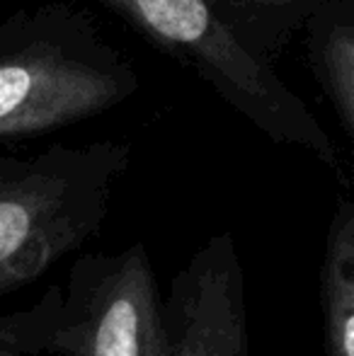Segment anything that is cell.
Here are the masks:
<instances>
[{
  "label": "cell",
  "mask_w": 354,
  "mask_h": 356,
  "mask_svg": "<svg viewBox=\"0 0 354 356\" xmlns=\"http://www.w3.org/2000/svg\"><path fill=\"white\" fill-rule=\"evenodd\" d=\"M0 344L22 356H175L146 245L76 257L66 282L0 315Z\"/></svg>",
  "instance_id": "obj_1"
},
{
  "label": "cell",
  "mask_w": 354,
  "mask_h": 356,
  "mask_svg": "<svg viewBox=\"0 0 354 356\" xmlns=\"http://www.w3.org/2000/svg\"><path fill=\"white\" fill-rule=\"evenodd\" d=\"M129 145H51L0 155V298L27 289L99 235Z\"/></svg>",
  "instance_id": "obj_2"
},
{
  "label": "cell",
  "mask_w": 354,
  "mask_h": 356,
  "mask_svg": "<svg viewBox=\"0 0 354 356\" xmlns=\"http://www.w3.org/2000/svg\"><path fill=\"white\" fill-rule=\"evenodd\" d=\"M189 61L238 112L277 141L301 143L335 165V153L308 109L293 97L214 10L211 0H99Z\"/></svg>",
  "instance_id": "obj_3"
},
{
  "label": "cell",
  "mask_w": 354,
  "mask_h": 356,
  "mask_svg": "<svg viewBox=\"0 0 354 356\" xmlns=\"http://www.w3.org/2000/svg\"><path fill=\"white\" fill-rule=\"evenodd\" d=\"M136 88L117 54L27 37L0 51V141L61 129L104 112Z\"/></svg>",
  "instance_id": "obj_4"
},
{
  "label": "cell",
  "mask_w": 354,
  "mask_h": 356,
  "mask_svg": "<svg viewBox=\"0 0 354 356\" xmlns=\"http://www.w3.org/2000/svg\"><path fill=\"white\" fill-rule=\"evenodd\" d=\"M166 318L175 356H252L246 274L231 233L199 245L172 277Z\"/></svg>",
  "instance_id": "obj_5"
},
{
  "label": "cell",
  "mask_w": 354,
  "mask_h": 356,
  "mask_svg": "<svg viewBox=\"0 0 354 356\" xmlns=\"http://www.w3.org/2000/svg\"><path fill=\"white\" fill-rule=\"evenodd\" d=\"M321 305L328 356H354V204L332 216L321 267Z\"/></svg>",
  "instance_id": "obj_6"
},
{
  "label": "cell",
  "mask_w": 354,
  "mask_h": 356,
  "mask_svg": "<svg viewBox=\"0 0 354 356\" xmlns=\"http://www.w3.org/2000/svg\"><path fill=\"white\" fill-rule=\"evenodd\" d=\"M313 63L354 138V0L328 5L313 22Z\"/></svg>",
  "instance_id": "obj_7"
},
{
  "label": "cell",
  "mask_w": 354,
  "mask_h": 356,
  "mask_svg": "<svg viewBox=\"0 0 354 356\" xmlns=\"http://www.w3.org/2000/svg\"><path fill=\"white\" fill-rule=\"evenodd\" d=\"M243 3H260V5H284V3H293V0H243Z\"/></svg>",
  "instance_id": "obj_8"
},
{
  "label": "cell",
  "mask_w": 354,
  "mask_h": 356,
  "mask_svg": "<svg viewBox=\"0 0 354 356\" xmlns=\"http://www.w3.org/2000/svg\"><path fill=\"white\" fill-rule=\"evenodd\" d=\"M0 356H22V354L13 352V349H10V347H5V344H0Z\"/></svg>",
  "instance_id": "obj_9"
}]
</instances>
